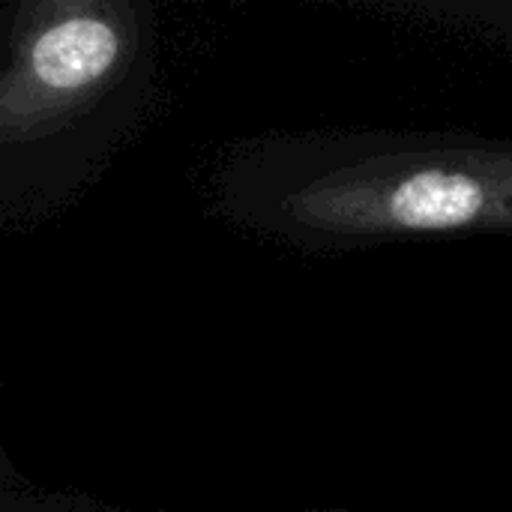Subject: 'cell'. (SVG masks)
I'll return each instance as SVG.
<instances>
[{"mask_svg":"<svg viewBox=\"0 0 512 512\" xmlns=\"http://www.w3.org/2000/svg\"><path fill=\"white\" fill-rule=\"evenodd\" d=\"M297 216L336 234L512 225V156H390L369 171L333 174L303 195Z\"/></svg>","mask_w":512,"mask_h":512,"instance_id":"6da1fadb","label":"cell"},{"mask_svg":"<svg viewBox=\"0 0 512 512\" xmlns=\"http://www.w3.org/2000/svg\"><path fill=\"white\" fill-rule=\"evenodd\" d=\"M129 57L117 6L72 3L48 12L0 75V141L42 135L102 96Z\"/></svg>","mask_w":512,"mask_h":512,"instance_id":"7a4b0ae2","label":"cell"}]
</instances>
